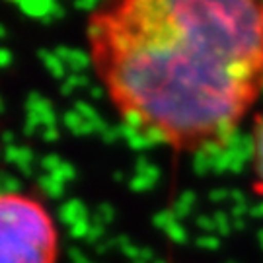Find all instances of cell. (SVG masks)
I'll return each instance as SVG.
<instances>
[{"label":"cell","mask_w":263,"mask_h":263,"mask_svg":"<svg viewBox=\"0 0 263 263\" xmlns=\"http://www.w3.org/2000/svg\"><path fill=\"white\" fill-rule=\"evenodd\" d=\"M84 35L113 111L176 154L224 144L263 92L257 0H113Z\"/></svg>","instance_id":"1"},{"label":"cell","mask_w":263,"mask_h":263,"mask_svg":"<svg viewBox=\"0 0 263 263\" xmlns=\"http://www.w3.org/2000/svg\"><path fill=\"white\" fill-rule=\"evenodd\" d=\"M59 232L47 207L24 191L0 197V263H57Z\"/></svg>","instance_id":"2"},{"label":"cell","mask_w":263,"mask_h":263,"mask_svg":"<svg viewBox=\"0 0 263 263\" xmlns=\"http://www.w3.org/2000/svg\"><path fill=\"white\" fill-rule=\"evenodd\" d=\"M252 174L255 189L263 195V111L257 113L252 123Z\"/></svg>","instance_id":"3"}]
</instances>
